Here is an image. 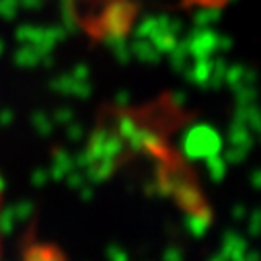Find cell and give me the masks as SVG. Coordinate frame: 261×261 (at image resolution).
Segmentation results:
<instances>
[{
  "mask_svg": "<svg viewBox=\"0 0 261 261\" xmlns=\"http://www.w3.org/2000/svg\"><path fill=\"white\" fill-rule=\"evenodd\" d=\"M179 150L187 163H200L212 154L222 152V136L212 125L195 123L183 132Z\"/></svg>",
  "mask_w": 261,
  "mask_h": 261,
  "instance_id": "1",
  "label": "cell"
},
{
  "mask_svg": "<svg viewBox=\"0 0 261 261\" xmlns=\"http://www.w3.org/2000/svg\"><path fill=\"white\" fill-rule=\"evenodd\" d=\"M125 144L129 146V150L148 154L159 163H171V150L154 129H148V127L140 125L136 132L125 140Z\"/></svg>",
  "mask_w": 261,
  "mask_h": 261,
  "instance_id": "2",
  "label": "cell"
},
{
  "mask_svg": "<svg viewBox=\"0 0 261 261\" xmlns=\"http://www.w3.org/2000/svg\"><path fill=\"white\" fill-rule=\"evenodd\" d=\"M171 198L177 202V206H179L185 214L198 212V210H202L204 206H208L206 200H204V195H202V191H200V187L195 185L189 177L183 179V181L175 187V191H173Z\"/></svg>",
  "mask_w": 261,
  "mask_h": 261,
  "instance_id": "3",
  "label": "cell"
},
{
  "mask_svg": "<svg viewBox=\"0 0 261 261\" xmlns=\"http://www.w3.org/2000/svg\"><path fill=\"white\" fill-rule=\"evenodd\" d=\"M212 208L210 206H204L202 210L198 212H191V214H185V220H183V226L185 230L193 237V239H204L212 226Z\"/></svg>",
  "mask_w": 261,
  "mask_h": 261,
  "instance_id": "4",
  "label": "cell"
},
{
  "mask_svg": "<svg viewBox=\"0 0 261 261\" xmlns=\"http://www.w3.org/2000/svg\"><path fill=\"white\" fill-rule=\"evenodd\" d=\"M76 165H74V154H70L68 150L64 148H54L51 150V165H49V181H64L70 171H74Z\"/></svg>",
  "mask_w": 261,
  "mask_h": 261,
  "instance_id": "5",
  "label": "cell"
},
{
  "mask_svg": "<svg viewBox=\"0 0 261 261\" xmlns=\"http://www.w3.org/2000/svg\"><path fill=\"white\" fill-rule=\"evenodd\" d=\"M247 249H249V241H247L239 230H234V228L224 230V234H222V249H220V253H222L228 261L239 259Z\"/></svg>",
  "mask_w": 261,
  "mask_h": 261,
  "instance_id": "6",
  "label": "cell"
},
{
  "mask_svg": "<svg viewBox=\"0 0 261 261\" xmlns=\"http://www.w3.org/2000/svg\"><path fill=\"white\" fill-rule=\"evenodd\" d=\"M23 261H66V257L54 245L31 243L23 251Z\"/></svg>",
  "mask_w": 261,
  "mask_h": 261,
  "instance_id": "7",
  "label": "cell"
},
{
  "mask_svg": "<svg viewBox=\"0 0 261 261\" xmlns=\"http://www.w3.org/2000/svg\"><path fill=\"white\" fill-rule=\"evenodd\" d=\"M228 142H230V146H239V148H245V150L251 152V148H253V134H251V129L247 127V123L234 119V123L228 129Z\"/></svg>",
  "mask_w": 261,
  "mask_h": 261,
  "instance_id": "8",
  "label": "cell"
},
{
  "mask_svg": "<svg viewBox=\"0 0 261 261\" xmlns=\"http://www.w3.org/2000/svg\"><path fill=\"white\" fill-rule=\"evenodd\" d=\"M204 165H206V171H208V177H210L212 183H222L224 181V177L228 173V163L224 161L222 152L204 159Z\"/></svg>",
  "mask_w": 261,
  "mask_h": 261,
  "instance_id": "9",
  "label": "cell"
},
{
  "mask_svg": "<svg viewBox=\"0 0 261 261\" xmlns=\"http://www.w3.org/2000/svg\"><path fill=\"white\" fill-rule=\"evenodd\" d=\"M115 127H117V134H119V136L123 138V142H125V140L140 127V123H138V119H136L134 115H129V113H119L117 119H115Z\"/></svg>",
  "mask_w": 261,
  "mask_h": 261,
  "instance_id": "10",
  "label": "cell"
},
{
  "mask_svg": "<svg viewBox=\"0 0 261 261\" xmlns=\"http://www.w3.org/2000/svg\"><path fill=\"white\" fill-rule=\"evenodd\" d=\"M17 218H15V212H13V206H5L0 210V237H11L15 234L17 230Z\"/></svg>",
  "mask_w": 261,
  "mask_h": 261,
  "instance_id": "11",
  "label": "cell"
},
{
  "mask_svg": "<svg viewBox=\"0 0 261 261\" xmlns=\"http://www.w3.org/2000/svg\"><path fill=\"white\" fill-rule=\"evenodd\" d=\"M13 212H15V218L17 222H29L35 214V202L31 200H19L13 204Z\"/></svg>",
  "mask_w": 261,
  "mask_h": 261,
  "instance_id": "12",
  "label": "cell"
},
{
  "mask_svg": "<svg viewBox=\"0 0 261 261\" xmlns=\"http://www.w3.org/2000/svg\"><path fill=\"white\" fill-rule=\"evenodd\" d=\"M222 156H224V161L228 163V167H230V165H243V163L247 161V156H249V150L239 148V146H228V150H226Z\"/></svg>",
  "mask_w": 261,
  "mask_h": 261,
  "instance_id": "13",
  "label": "cell"
},
{
  "mask_svg": "<svg viewBox=\"0 0 261 261\" xmlns=\"http://www.w3.org/2000/svg\"><path fill=\"white\" fill-rule=\"evenodd\" d=\"M29 179H31V185L35 189H43L49 183V171L45 167H37V169L31 171V177Z\"/></svg>",
  "mask_w": 261,
  "mask_h": 261,
  "instance_id": "14",
  "label": "cell"
},
{
  "mask_svg": "<svg viewBox=\"0 0 261 261\" xmlns=\"http://www.w3.org/2000/svg\"><path fill=\"white\" fill-rule=\"evenodd\" d=\"M64 181H66V185H68L72 191H76L81 185H85V183H87V177H85V171L74 169V171H70L66 177H64Z\"/></svg>",
  "mask_w": 261,
  "mask_h": 261,
  "instance_id": "15",
  "label": "cell"
},
{
  "mask_svg": "<svg viewBox=\"0 0 261 261\" xmlns=\"http://www.w3.org/2000/svg\"><path fill=\"white\" fill-rule=\"evenodd\" d=\"M105 255H107V261H129L127 251H125L123 247H119L117 243H111V245L107 247Z\"/></svg>",
  "mask_w": 261,
  "mask_h": 261,
  "instance_id": "16",
  "label": "cell"
},
{
  "mask_svg": "<svg viewBox=\"0 0 261 261\" xmlns=\"http://www.w3.org/2000/svg\"><path fill=\"white\" fill-rule=\"evenodd\" d=\"M247 218H249V237H253V239H257L259 237V226H261V210H251L249 214H247Z\"/></svg>",
  "mask_w": 261,
  "mask_h": 261,
  "instance_id": "17",
  "label": "cell"
},
{
  "mask_svg": "<svg viewBox=\"0 0 261 261\" xmlns=\"http://www.w3.org/2000/svg\"><path fill=\"white\" fill-rule=\"evenodd\" d=\"M163 261H185V253L179 245H169L163 251Z\"/></svg>",
  "mask_w": 261,
  "mask_h": 261,
  "instance_id": "18",
  "label": "cell"
},
{
  "mask_svg": "<svg viewBox=\"0 0 261 261\" xmlns=\"http://www.w3.org/2000/svg\"><path fill=\"white\" fill-rule=\"evenodd\" d=\"M33 125H35V129H37V134L39 136H49L51 134V123H49V119H45L43 115H33Z\"/></svg>",
  "mask_w": 261,
  "mask_h": 261,
  "instance_id": "19",
  "label": "cell"
},
{
  "mask_svg": "<svg viewBox=\"0 0 261 261\" xmlns=\"http://www.w3.org/2000/svg\"><path fill=\"white\" fill-rule=\"evenodd\" d=\"M66 136H68V140H70L72 144H81L83 138H85V127H83L81 123H72V125H68V129H66Z\"/></svg>",
  "mask_w": 261,
  "mask_h": 261,
  "instance_id": "20",
  "label": "cell"
},
{
  "mask_svg": "<svg viewBox=\"0 0 261 261\" xmlns=\"http://www.w3.org/2000/svg\"><path fill=\"white\" fill-rule=\"evenodd\" d=\"M76 193H79V198L83 200V202H93L95 200V185H91L89 181L85 183V185H81L79 189H76Z\"/></svg>",
  "mask_w": 261,
  "mask_h": 261,
  "instance_id": "21",
  "label": "cell"
},
{
  "mask_svg": "<svg viewBox=\"0 0 261 261\" xmlns=\"http://www.w3.org/2000/svg\"><path fill=\"white\" fill-rule=\"evenodd\" d=\"M247 214H249L247 206H243V204H234V208H232V220H234V222H243V220H247Z\"/></svg>",
  "mask_w": 261,
  "mask_h": 261,
  "instance_id": "22",
  "label": "cell"
},
{
  "mask_svg": "<svg viewBox=\"0 0 261 261\" xmlns=\"http://www.w3.org/2000/svg\"><path fill=\"white\" fill-rule=\"evenodd\" d=\"M234 261H259V253H257L255 249L249 247V249H247L239 259H234Z\"/></svg>",
  "mask_w": 261,
  "mask_h": 261,
  "instance_id": "23",
  "label": "cell"
},
{
  "mask_svg": "<svg viewBox=\"0 0 261 261\" xmlns=\"http://www.w3.org/2000/svg\"><path fill=\"white\" fill-rule=\"evenodd\" d=\"M56 119H58V123H70V121H72L70 109H60V113L56 115Z\"/></svg>",
  "mask_w": 261,
  "mask_h": 261,
  "instance_id": "24",
  "label": "cell"
},
{
  "mask_svg": "<svg viewBox=\"0 0 261 261\" xmlns=\"http://www.w3.org/2000/svg\"><path fill=\"white\" fill-rule=\"evenodd\" d=\"M251 185H253V189H259L261 187V173L257 169L251 173Z\"/></svg>",
  "mask_w": 261,
  "mask_h": 261,
  "instance_id": "25",
  "label": "cell"
},
{
  "mask_svg": "<svg viewBox=\"0 0 261 261\" xmlns=\"http://www.w3.org/2000/svg\"><path fill=\"white\" fill-rule=\"evenodd\" d=\"M11 121H13V115L11 113H3V115H0V125H3V127H9Z\"/></svg>",
  "mask_w": 261,
  "mask_h": 261,
  "instance_id": "26",
  "label": "cell"
},
{
  "mask_svg": "<svg viewBox=\"0 0 261 261\" xmlns=\"http://www.w3.org/2000/svg\"><path fill=\"white\" fill-rule=\"evenodd\" d=\"M208 261H228V259H226V257H224L222 253H216V255H212V257H210Z\"/></svg>",
  "mask_w": 261,
  "mask_h": 261,
  "instance_id": "27",
  "label": "cell"
},
{
  "mask_svg": "<svg viewBox=\"0 0 261 261\" xmlns=\"http://www.w3.org/2000/svg\"><path fill=\"white\" fill-rule=\"evenodd\" d=\"M5 189H7V181L3 175H0V193H5Z\"/></svg>",
  "mask_w": 261,
  "mask_h": 261,
  "instance_id": "28",
  "label": "cell"
}]
</instances>
